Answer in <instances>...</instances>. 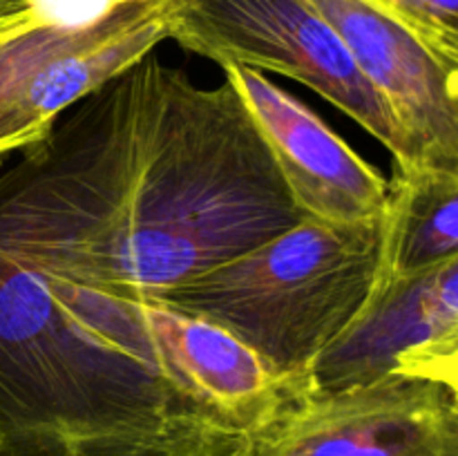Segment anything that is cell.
<instances>
[{
  "label": "cell",
  "instance_id": "52a82bcc",
  "mask_svg": "<svg viewBox=\"0 0 458 456\" xmlns=\"http://www.w3.org/2000/svg\"><path fill=\"white\" fill-rule=\"evenodd\" d=\"M155 0H70L0 27V156L18 150L12 110L31 76L61 54L141 16Z\"/></svg>",
  "mask_w": 458,
  "mask_h": 456
},
{
  "label": "cell",
  "instance_id": "5b68a950",
  "mask_svg": "<svg viewBox=\"0 0 458 456\" xmlns=\"http://www.w3.org/2000/svg\"><path fill=\"white\" fill-rule=\"evenodd\" d=\"M224 72L249 107L291 199L307 217L331 224L385 219L389 179L376 165L264 72L240 65Z\"/></svg>",
  "mask_w": 458,
  "mask_h": 456
},
{
  "label": "cell",
  "instance_id": "277c9868",
  "mask_svg": "<svg viewBox=\"0 0 458 456\" xmlns=\"http://www.w3.org/2000/svg\"><path fill=\"white\" fill-rule=\"evenodd\" d=\"M309 3L338 31L392 110L410 143V168L458 174V63L369 0Z\"/></svg>",
  "mask_w": 458,
  "mask_h": 456
},
{
  "label": "cell",
  "instance_id": "9c48e42d",
  "mask_svg": "<svg viewBox=\"0 0 458 456\" xmlns=\"http://www.w3.org/2000/svg\"><path fill=\"white\" fill-rule=\"evenodd\" d=\"M420 40L458 63V0H369Z\"/></svg>",
  "mask_w": 458,
  "mask_h": 456
},
{
  "label": "cell",
  "instance_id": "3957f363",
  "mask_svg": "<svg viewBox=\"0 0 458 456\" xmlns=\"http://www.w3.org/2000/svg\"><path fill=\"white\" fill-rule=\"evenodd\" d=\"M244 456H458V398L401 371L304 393L250 436Z\"/></svg>",
  "mask_w": 458,
  "mask_h": 456
},
{
  "label": "cell",
  "instance_id": "6da1fadb",
  "mask_svg": "<svg viewBox=\"0 0 458 456\" xmlns=\"http://www.w3.org/2000/svg\"><path fill=\"white\" fill-rule=\"evenodd\" d=\"M380 222L295 226L177 286L164 304L219 326L282 383L309 393L318 358L360 316L383 266Z\"/></svg>",
  "mask_w": 458,
  "mask_h": 456
},
{
  "label": "cell",
  "instance_id": "ba28073f",
  "mask_svg": "<svg viewBox=\"0 0 458 456\" xmlns=\"http://www.w3.org/2000/svg\"><path fill=\"white\" fill-rule=\"evenodd\" d=\"M383 228L378 282L419 275L458 258V174L394 168Z\"/></svg>",
  "mask_w": 458,
  "mask_h": 456
},
{
  "label": "cell",
  "instance_id": "8fae6325",
  "mask_svg": "<svg viewBox=\"0 0 458 456\" xmlns=\"http://www.w3.org/2000/svg\"><path fill=\"white\" fill-rule=\"evenodd\" d=\"M65 3V0H0V22L9 18L25 16V13L36 12V9L52 7V4Z\"/></svg>",
  "mask_w": 458,
  "mask_h": 456
},
{
  "label": "cell",
  "instance_id": "8992f818",
  "mask_svg": "<svg viewBox=\"0 0 458 456\" xmlns=\"http://www.w3.org/2000/svg\"><path fill=\"white\" fill-rule=\"evenodd\" d=\"M456 325L458 258L378 282L360 316L311 367L309 392H335L389 374L403 351Z\"/></svg>",
  "mask_w": 458,
  "mask_h": 456
},
{
  "label": "cell",
  "instance_id": "30bf717a",
  "mask_svg": "<svg viewBox=\"0 0 458 456\" xmlns=\"http://www.w3.org/2000/svg\"><path fill=\"white\" fill-rule=\"evenodd\" d=\"M392 371L437 380L458 398V325L403 351Z\"/></svg>",
  "mask_w": 458,
  "mask_h": 456
},
{
  "label": "cell",
  "instance_id": "7c38bea8",
  "mask_svg": "<svg viewBox=\"0 0 458 456\" xmlns=\"http://www.w3.org/2000/svg\"><path fill=\"white\" fill-rule=\"evenodd\" d=\"M65 3H70V0H65ZM58 4H63V3H58ZM52 7H56V4H52ZM45 9H47V7H45ZM36 12H40V9H36ZM36 12H30V13H36ZM30 13H25V16H30ZM25 16H18V18H25ZM18 18H9V21H3V22H0V27H4V25H9V22L18 21Z\"/></svg>",
  "mask_w": 458,
  "mask_h": 456
},
{
  "label": "cell",
  "instance_id": "7a4b0ae2",
  "mask_svg": "<svg viewBox=\"0 0 458 456\" xmlns=\"http://www.w3.org/2000/svg\"><path fill=\"white\" fill-rule=\"evenodd\" d=\"M165 40L217 65L276 72L352 116L410 168L401 125L362 76L338 31L309 0H159Z\"/></svg>",
  "mask_w": 458,
  "mask_h": 456
}]
</instances>
